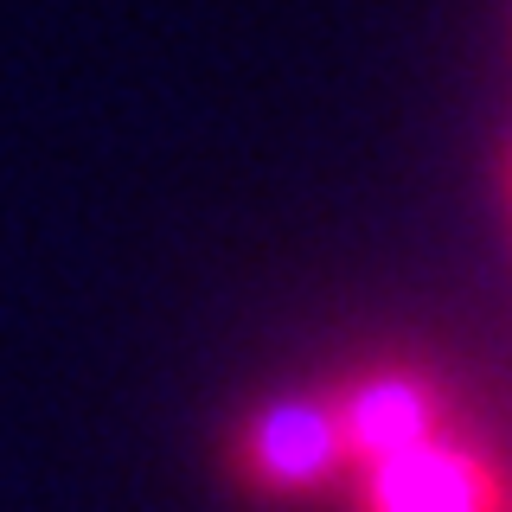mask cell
<instances>
[{"instance_id": "1", "label": "cell", "mask_w": 512, "mask_h": 512, "mask_svg": "<svg viewBox=\"0 0 512 512\" xmlns=\"http://www.w3.org/2000/svg\"><path fill=\"white\" fill-rule=\"evenodd\" d=\"M256 493L340 487L346 512H506L500 461L423 372H365L327 397L269 404L237 442Z\"/></svg>"}]
</instances>
